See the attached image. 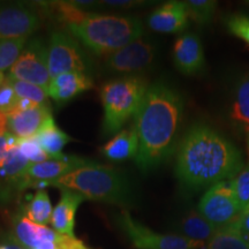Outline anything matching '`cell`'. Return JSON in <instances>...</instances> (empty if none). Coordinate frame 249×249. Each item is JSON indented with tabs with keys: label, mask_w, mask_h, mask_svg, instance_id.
I'll return each mask as SVG.
<instances>
[{
	"label": "cell",
	"mask_w": 249,
	"mask_h": 249,
	"mask_svg": "<svg viewBox=\"0 0 249 249\" xmlns=\"http://www.w3.org/2000/svg\"><path fill=\"white\" fill-rule=\"evenodd\" d=\"M185 4L189 18L200 26L210 23L217 8L214 0H187Z\"/></svg>",
	"instance_id": "83f0119b"
},
{
	"label": "cell",
	"mask_w": 249,
	"mask_h": 249,
	"mask_svg": "<svg viewBox=\"0 0 249 249\" xmlns=\"http://www.w3.org/2000/svg\"><path fill=\"white\" fill-rule=\"evenodd\" d=\"M189 24V15L185 1L172 0L158 6L148 18L151 30L160 34H177L186 30Z\"/></svg>",
	"instance_id": "e0dca14e"
},
{
	"label": "cell",
	"mask_w": 249,
	"mask_h": 249,
	"mask_svg": "<svg viewBox=\"0 0 249 249\" xmlns=\"http://www.w3.org/2000/svg\"><path fill=\"white\" fill-rule=\"evenodd\" d=\"M0 249H23L15 241L14 238H9L7 240L0 244Z\"/></svg>",
	"instance_id": "f35d334b"
},
{
	"label": "cell",
	"mask_w": 249,
	"mask_h": 249,
	"mask_svg": "<svg viewBox=\"0 0 249 249\" xmlns=\"http://www.w3.org/2000/svg\"><path fill=\"white\" fill-rule=\"evenodd\" d=\"M49 71L52 79L68 71H89V60L80 43L70 33L54 31L48 43Z\"/></svg>",
	"instance_id": "52a82bcc"
},
{
	"label": "cell",
	"mask_w": 249,
	"mask_h": 249,
	"mask_svg": "<svg viewBox=\"0 0 249 249\" xmlns=\"http://www.w3.org/2000/svg\"><path fill=\"white\" fill-rule=\"evenodd\" d=\"M207 249H249V240L231 223L217 230L207 244Z\"/></svg>",
	"instance_id": "cb8c5ba5"
},
{
	"label": "cell",
	"mask_w": 249,
	"mask_h": 249,
	"mask_svg": "<svg viewBox=\"0 0 249 249\" xmlns=\"http://www.w3.org/2000/svg\"><path fill=\"white\" fill-rule=\"evenodd\" d=\"M35 138L43 150L53 160H59L66 156L62 154V150L71 141V138L55 124L54 119L48 121Z\"/></svg>",
	"instance_id": "7402d4cb"
},
{
	"label": "cell",
	"mask_w": 249,
	"mask_h": 249,
	"mask_svg": "<svg viewBox=\"0 0 249 249\" xmlns=\"http://www.w3.org/2000/svg\"><path fill=\"white\" fill-rule=\"evenodd\" d=\"M8 77L48 90L52 80L49 71L48 45L38 38L29 40L17 62L9 70Z\"/></svg>",
	"instance_id": "9c48e42d"
},
{
	"label": "cell",
	"mask_w": 249,
	"mask_h": 249,
	"mask_svg": "<svg viewBox=\"0 0 249 249\" xmlns=\"http://www.w3.org/2000/svg\"><path fill=\"white\" fill-rule=\"evenodd\" d=\"M91 88L92 81L86 73L68 71L53 77L46 91L49 97L53 99L58 105H64Z\"/></svg>",
	"instance_id": "ac0fdd59"
},
{
	"label": "cell",
	"mask_w": 249,
	"mask_h": 249,
	"mask_svg": "<svg viewBox=\"0 0 249 249\" xmlns=\"http://www.w3.org/2000/svg\"><path fill=\"white\" fill-rule=\"evenodd\" d=\"M29 37L0 40V71H9L22 53Z\"/></svg>",
	"instance_id": "4316f807"
},
{
	"label": "cell",
	"mask_w": 249,
	"mask_h": 249,
	"mask_svg": "<svg viewBox=\"0 0 249 249\" xmlns=\"http://www.w3.org/2000/svg\"><path fill=\"white\" fill-rule=\"evenodd\" d=\"M231 119L236 126L249 134V76L236 87L234 101L231 107Z\"/></svg>",
	"instance_id": "d4e9b609"
},
{
	"label": "cell",
	"mask_w": 249,
	"mask_h": 249,
	"mask_svg": "<svg viewBox=\"0 0 249 249\" xmlns=\"http://www.w3.org/2000/svg\"><path fill=\"white\" fill-rule=\"evenodd\" d=\"M13 229V238L23 249H60L62 234L31 222L23 213L15 216Z\"/></svg>",
	"instance_id": "4fadbf2b"
},
{
	"label": "cell",
	"mask_w": 249,
	"mask_h": 249,
	"mask_svg": "<svg viewBox=\"0 0 249 249\" xmlns=\"http://www.w3.org/2000/svg\"><path fill=\"white\" fill-rule=\"evenodd\" d=\"M18 96L12 86L11 80H6V82L0 87V111L4 112L5 114L12 113L18 103Z\"/></svg>",
	"instance_id": "d6a6232c"
},
{
	"label": "cell",
	"mask_w": 249,
	"mask_h": 249,
	"mask_svg": "<svg viewBox=\"0 0 249 249\" xmlns=\"http://www.w3.org/2000/svg\"><path fill=\"white\" fill-rule=\"evenodd\" d=\"M139 152V138L134 124L120 130L102 148V155L111 161L135 160Z\"/></svg>",
	"instance_id": "ffe728a7"
},
{
	"label": "cell",
	"mask_w": 249,
	"mask_h": 249,
	"mask_svg": "<svg viewBox=\"0 0 249 249\" xmlns=\"http://www.w3.org/2000/svg\"><path fill=\"white\" fill-rule=\"evenodd\" d=\"M245 167L238 148L204 124L187 130L177 150L176 176L189 191L234 179Z\"/></svg>",
	"instance_id": "7a4b0ae2"
},
{
	"label": "cell",
	"mask_w": 249,
	"mask_h": 249,
	"mask_svg": "<svg viewBox=\"0 0 249 249\" xmlns=\"http://www.w3.org/2000/svg\"><path fill=\"white\" fill-rule=\"evenodd\" d=\"M8 132L18 140L35 138L52 117L49 105H34L26 110H17L7 114Z\"/></svg>",
	"instance_id": "2e32d148"
},
{
	"label": "cell",
	"mask_w": 249,
	"mask_h": 249,
	"mask_svg": "<svg viewBox=\"0 0 249 249\" xmlns=\"http://www.w3.org/2000/svg\"><path fill=\"white\" fill-rule=\"evenodd\" d=\"M181 236L196 242L208 244L211 238L216 234L217 227L208 222L198 211H191L185 214L178 225Z\"/></svg>",
	"instance_id": "44dd1931"
},
{
	"label": "cell",
	"mask_w": 249,
	"mask_h": 249,
	"mask_svg": "<svg viewBox=\"0 0 249 249\" xmlns=\"http://www.w3.org/2000/svg\"><path fill=\"white\" fill-rule=\"evenodd\" d=\"M44 6L51 9L52 14L66 26L82 22L92 14L83 11L82 8L74 4V1H53L50 2L49 5L44 4Z\"/></svg>",
	"instance_id": "484cf974"
},
{
	"label": "cell",
	"mask_w": 249,
	"mask_h": 249,
	"mask_svg": "<svg viewBox=\"0 0 249 249\" xmlns=\"http://www.w3.org/2000/svg\"><path fill=\"white\" fill-rule=\"evenodd\" d=\"M18 150L23 155V157L29 161V163H42L50 160H53L52 157L46 154L39 145L36 138L18 140Z\"/></svg>",
	"instance_id": "4dcf8cb0"
},
{
	"label": "cell",
	"mask_w": 249,
	"mask_h": 249,
	"mask_svg": "<svg viewBox=\"0 0 249 249\" xmlns=\"http://www.w3.org/2000/svg\"><path fill=\"white\" fill-rule=\"evenodd\" d=\"M29 164L18 145L8 151L0 164V200L7 201L17 192L27 189V170Z\"/></svg>",
	"instance_id": "5bb4252c"
},
{
	"label": "cell",
	"mask_w": 249,
	"mask_h": 249,
	"mask_svg": "<svg viewBox=\"0 0 249 249\" xmlns=\"http://www.w3.org/2000/svg\"><path fill=\"white\" fill-rule=\"evenodd\" d=\"M197 211L217 229L234 222L241 211L236 203L231 180H225L209 187L198 203Z\"/></svg>",
	"instance_id": "ba28073f"
},
{
	"label": "cell",
	"mask_w": 249,
	"mask_h": 249,
	"mask_svg": "<svg viewBox=\"0 0 249 249\" xmlns=\"http://www.w3.org/2000/svg\"><path fill=\"white\" fill-rule=\"evenodd\" d=\"M247 145H248V150H249V134L247 135Z\"/></svg>",
	"instance_id": "60d3db41"
},
{
	"label": "cell",
	"mask_w": 249,
	"mask_h": 249,
	"mask_svg": "<svg viewBox=\"0 0 249 249\" xmlns=\"http://www.w3.org/2000/svg\"><path fill=\"white\" fill-rule=\"evenodd\" d=\"M155 58V44L141 37L105 57V67L112 73L132 74L150 67Z\"/></svg>",
	"instance_id": "30bf717a"
},
{
	"label": "cell",
	"mask_w": 249,
	"mask_h": 249,
	"mask_svg": "<svg viewBox=\"0 0 249 249\" xmlns=\"http://www.w3.org/2000/svg\"><path fill=\"white\" fill-rule=\"evenodd\" d=\"M95 160L77 156H65L59 160L42 163H30L27 170V188L45 189L49 182L54 181L76 169L92 164Z\"/></svg>",
	"instance_id": "7c38bea8"
},
{
	"label": "cell",
	"mask_w": 249,
	"mask_h": 249,
	"mask_svg": "<svg viewBox=\"0 0 249 249\" xmlns=\"http://www.w3.org/2000/svg\"><path fill=\"white\" fill-rule=\"evenodd\" d=\"M225 24L232 35L244 40L249 45V18L242 14H234L226 18Z\"/></svg>",
	"instance_id": "1f68e13d"
},
{
	"label": "cell",
	"mask_w": 249,
	"mask_h": 249,
	"mask_svg": "<svg viewBox=\"0 0 249 249\" xmlns=\"http://www.w3.org/2000/svg\"><path fill=\"white\" fill-rule=\"evenodd\" d=\"M39 26V15L31 6L20 2L0 5V40L29 37Z\"/></svg>",
	"instance_id": "8fae6325"
},
{
	"label": "cell",
	"mask_w": 249,
	"mask_h": 249,
	"mask_svg": "<svg viewBox=\"0 0 249 249\" xmlns=\"http://www.w3.org/2000/svg\"><path fill=\"white\" fill-rule=\"evenodd\" d=\"M248 158H249V150H248ZM232 181V188L234 192L236 203H238L240 211L242 213L247 205L249 204V160L248 164L246 167L242 169V171Z\"/></svg>",
	"instance_id": "f546056e"
},
{
	"label": "cell",
	"mask_w": 249,
	"mask_h": 249,
	"mask_svg": "<svg viewBox=\"0 0 249 249\" xmlns=\"http://www.w3.org/2000/svg\"><path fill=\"white\" fill-rule=\"evenodd\" d=\"M183 114V101L177 89L164 81L149 85L134 116L139 152L134 160L143 173L164 164L176 150Z\"/></svg>",
	"instance_id": "6da1fadb"
},
{
	"label": "cell",
	"mask_w": 249,
	"mask_h": 249,
	"mask_svg": "<svg viewBox=\"0 0 249 249\" xmlns=\"http://www.w3.org/2000/svg\"><path fill=\"white\" fill-rule=\"evenodd\" d=\"M116 222L136 249H207V244L196 242L179 234H163L148 229L132 217L128 210H121Z\"/></svg>",
	"instance_id": "8992f818"
},
{
	"label": "cell",
	"mask_w": 249,
	"mask_h": 249,
	"mask_svg": "<svg viewBox=\"0 0 249 249\" xmlns=\"http://www.w3.org/2000/svg\"><path fill=\"white\" fill-rule=\"evenodd\" d=\"M233 223H234L236 229L241 232V234L249 240V204L247 205V208H246V209L240 213V216L238 217V219L234 220Z\"/></svg>",
	"instance_id": "e575fe53"
},
{
	"label": "cell",
	"mask_w": 249,
	"mask_h": 249,
	"mask_svg": "<svg viewBox=\"0 0 249 249\" xmlns=\"http://www.w3.org/2000/svg\"><path fill=\"white\" fill-rule=\"evenodd\" d=\"M18 142V139L15 138L12 133H6L5 135L0 136V164L5 160V157L7 156L8 151L12 148L17 147Z\"/></svg>",
	"instance_id": "836d02e7"
},
{
	"label": "cell",
	"mask_w": 249,
	"mask_h": 249,
	"mask_svg": "<svg viewBox=\"0 0 249 249\" xmlns=\"http://www.w3.org/2000/svg\"><path fill=\"white\" fill-rule=\"evenodd\" d=\"M6 80H7V77L5 76L4 71H0V87L4 85V83L6 82Z\"/></svg>",
	"instance_id": "ab89813d"
},
{
	"label": "cell",
	"mask_w": 249,
	"mask_h": 249,
	"mask_svg": "<svg viewBox=\"0 0 249 249\" xmlns=\"http://www.w3.org/2000/svg\"><path fill=\"white\" fill-rule=\"evenodd\" d=\"M60 249H90L83 244L82 241L79 240L76 236L62 235L60 241Z\"/></svg>",
	"instance_id": "8d00e7d4"
},
{
	"label": "cell",
	"mask_w": 249,
	"mask_h": 249,
	"mask_svg": "<svg viewBox=\"0 0 249 249\" xmlns=\"http://www.w3.org/2000/svg\"><path fill=\"white\" fill-rule=\"evenodd\" d=\"M173 61L177 70L185 75L201 73L205 66V57L200 37L193 33L180 36L173 46Z\"/></svg>",
	"instance_id": "9a60e30c"
},
{
	"label": "cell",
	"mask_w": 249,
	"mask_h": 249,
	"mask_svg": "<svg viewBox=\"0 0 249 249\" xmlns=\"http://www.w3.org/2000/svg\"><path fill=\"white\" fill-rule=\"evenodd\" d=\"M148 87L147 81L140 76L120 77L102 86L103 134L105 136L116 135L126 121L135 116Z\"/></svg>",
	"instance_id": "5b68a950"
},
{
	"label": "cell",
	"mask_w": 249,
	"mask_h": 249,
	"mask_svg": "<svg viewBox=\"0 0 249 249\" xmlns=\"http://www.w3.org/2000/svg\"><path fill=\"white\" fill-rule=\"evenodd\" d=\"M46 187H54L60 191L70 189L79 193L86 200L123 207L132 204L135 200V192L126 174L96 161L49 182Z\"/></svg>",
	"instance_id": "3957f363"
},
{
	"label": "cell",
	"mask_w": 249,
	"mask_h": 249,
	"mask_svg": "<svg viewBox=\"0 0 249 249\" xmlns=\"http://www.w3.org/2000/svg\"><path fill=\"white\" fill-rule=\"evenodd\" d=\"M60 200L53 208L51 218V225L55 232L62 235H74V227H75V216L77 209L86 200L79 193L62 189Z\"/></svg>",
	"instance_id": "d6986e66"
},
{
	"label": "cell",
	"mask_w": 249,
	"mask_h": 249,
	"mask_svg": "<svg viewBox=\"0 0 249 249\" xmlns=\"http://www.w3.org/2000/svg\"><path fill=\"white\" fill-rule=\"evenodd\" d=\"M52 209L50 196L45 189H37L30 201L23 207V214L31 222L39 225H48L51 223Z\"/></svg>",
	"instance_id": "603a6c76"
},
{
	"label": "cell",
	"mask_w": 249,
	"mask_h": 249,
	"mask_svg": "<svg viewBox=\"0 0 249 249\" xmlns=\"http://www.w3.org/2000/svg\"><path fill=\"white\" fill-rule=\"evenodd\" d=\"M9 79V77H8ZM11 80L12 86L18 96V98L21 99H27L35 103L37 105H48V91L42 87L33 85V83L24 82V81H18V80Z\"/></svg>",
	"instance_id": "f1b7e54d"
},
{
	"label": "cell",
	"mask_w": 249,
	"mask_h": 249,
	"mask_svg": "<svg viewBox=\"0 0 249 249\" xmlns=\"http://www.w3.org/2000/svg\"><path fill=\"white\" fill-rule=\"evenodd\" d=\"M99 4H105L110 7L117 8H130L138 7V6H143L147 2L145 1H136V0H107V1H99Z\"/></svg>",
	"instance_id": "d590c367"
},
{
	"label": "cell",
	"mask_w": 249,
	"mask_h": 249,
	"mask_svg": "<svg viewBox=\"0 0 249 249\" xmlns=\"http://www.w3.org/2000/svg\"><path fill=\"white\" fill-rule=\"evenodd\" d=\"M68 33L97 55L107 57L144 33L143 23L135 17L92 13L82 22L67 26Z\"/></svg>",
	"instance_id": "277c9868"
},
{
	"label": "cell",
	"mask_w": 249,
	"mask_h": 249,
	"mask_svg": "<svg viewBox=\"0 0 249 249\" xmlns=\"http://www.w3.org/2000/svg\"><path fill=\"white\" fill-rule=\"evenodd\" d=\"M8 133V117L4 112L0 111V136Z\"/></svg>",
	"instance_id": "74e56055"
}]
</instances>
